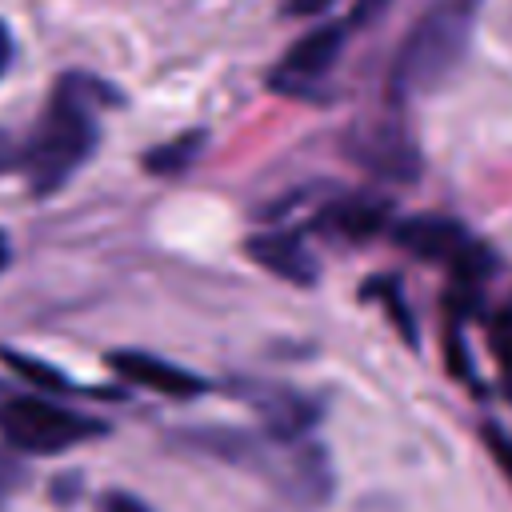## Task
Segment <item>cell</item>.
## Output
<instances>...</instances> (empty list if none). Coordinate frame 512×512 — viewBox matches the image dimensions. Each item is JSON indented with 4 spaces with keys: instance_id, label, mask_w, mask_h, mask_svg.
<instances>
[{
    "instance_id": "obj_11",
    "label": "cell",
    "mask_w": 512,
    "mask_h": 512,
    "mask_svg": "<svg viewBox=\"0 0 512 512\" xmlns=\"http://www.w3.org/2000/svg\"><path fill=\"white\" fill-rule=\"evenodd\" d=\"M24 380H32L40 392H60V388H68V376L64 372H56L52 364H44V360H32V356H24V352H12V348H4L0 352Z\"/></svg>"
},
{
    "instance_id": "obj_5",
    "label": "cell",
    "mask_w": 512,
    "mask_h": 512,
    "mask_svg": "<svg viewBox=\"0 0 512 512\" xmlns=\"http://www.w3.org/2000/svg\"><path fill=\"white\" fill-rule=\"evenodd\" d=\"M340 48H344V24H320V28L304 32L284 52V60L272 68L268 84L288 96H308L332 72V64L340 60Z\"/></svg>"
},
{
    "instance_id": "obj_12",
    "label": "cell",
    "mask_w": 512,
    "mask_h": 512,
    "mask_svg": "<svg viewBox=\"0 0 512 512\" xmlns=\"http://www.w3.org/2000/svg\"><path fill=\"white\" fill-rule=\"evenodd\" d=\"M196 144H200V136H180L176 144H160L156 152H148V168L152 172H176V168H184L192 156H196Z\"/></svg>"
},
{
    "instance_id": "obj_16",
    "label": "cell",
    "mask_w": 512,
    "mask_h": 512,
    "mask_svg": "<svg viewBox=\"0 0 512 512\" xmlns=\"http://www.w3.org/2000/svg\"><path fill=\"white\" fill-rule=\"evenodd\" d=\"M104 512H152V508L140 496H132V492H108Z\"/></svg>"
},
{
    "instance_id": "obj_4",
    "label": "cell",
    "mask_w": 512,
    "mask_h": 512,
    "mask_svg": "<svg viewBox=\"0 0 512 512\" xmlns=\"http://www.w3.org/2000/svg\"><path fill=\"white\" fill-rule=\"evenodd\" d=\"M392 240L416 260L444 264L456 280H468V284H476L492 268V252L464 224L448 216H408L392 228Z\"/></svg>"
},
{
    "instance_id": "obj_8",
    "label": "cell",
    "mask_w": 512,
    "mask_h": 512,
    "mask_svg": "<svg viewBox=\"0 0 512 512\" xmlns=\"http://www.w3.org/2000/svg\"><path fill=\"white\" fill-rule=\"evenodd\" d=\"M112 368L124 380H132L140 388H152V392H164V396H176V400H188V396L204 392L200 376H192L188 368H180L172 360L148 356V352H112Z\"/></svg>"
},
{
    "instance_id": "obj_14",
    "label": "cell",
    "mask_w": 512,
    "mask_h": 512,
    "mask_svg": "<svg viewBox=\"0 0 512 512\" xmlns=\"http://www.w3.org/2000/svg\"><path fill=\"white\" fill-rule=\"evenodd\" d=\"M492 344H496L504 368L512 372V312H504V316L496 320V328H492Z\"/></svg>"
},
{
    "instance_id": "obj_2",
    "label": "cell",
    "mask_w": 512,
    "mask_h": 512,
    "mask_svg": "<svg viewBox=\"0 0 512 512\" xmlns=\"http://www.w3.org/2000/svg\"><path fill=\"white\" fill-rule=\"evenodd\" d=\"M480 0H432L416 24L404 32L392 68H388V88L396 100L428 96L448 84V76L464 64L472 32H476Z\"/></svg>"
},
{
    "instance_id": "obj_7",
    "label": "cell",
    "mask_w": 512,
    "mask_h": 512,
    "mask_svg": "<svg viewBox=\"0 0 512 512\" xmlns=\"http://www.w3.org/2000/svg\"><path fill=\"white\" fill-rule=\"evenodd\" d=\"M244 248L272 276H280L288 284H300V288L316 284V256L308 252V244L296 232H256V236H248Z\"/></svg>"
},
{
    "instance_id": "obj_1",
    "label": "cell",
    "mask_w": 512,
    "mask_h": 512,
    "mask_svg": "<svg viewBox=\"0 0 512 512\" xmlns=\"http://www.w3.org/2000/svg\"><path fill=\"white\" fill-rule=\"evenodd\" d=\"M100 96H116L104 88V80L92 76H64L60 88L52 92L44 116L36 120L24 152H20V168L24 180L36 196H48L56 188H64L72 180V172L92 156L96 148V100Z\"/></svg>"
},
{
    "instance_id": "obj_13",
    "label": "cell",
    "mask_w": 512,
    "mask_h": 512,
    "mask_svg": "<svg viewBox=\"0 0 512 512\" xmlns=\"http://www.w3.org/2000/svg\"><path fill=\"white\" fill-rule=\"evenodd\" d=\"M20 480H24V468L8 456V452H0V512L8 508V500H12V492L20 488Z\"/></svg>"
},
{
    "instance_id": "obj_18",
    "label": "cell",
    "mask_w": 512,
    "mask_h": 512,
    "mask_svg": "<svg viewBox=\"0 0 512 512\" xmlns=\"http://www.w3.org/2000/svg\"><path fill=\"white\" fill-rule=\"evenodd\" d=\"M388 4H392V0H356V4H352V24H368V20H376Z\"/></svg>"
},
{
    "instance_id": "obj_15",
    "label": "cell",
    "mask_w": 512,
    "mask_h": 512,
    "mask_svg": "<svg viewBox=\"0 0 512 512\" xmlns=\"http://www.w3.org/2000/svg\"><path fill=\"white\" fill-rule=\"evenodd\" d=\"M484 440H488V448L496 452V460L504 464V472L512 476V440H508L500 428H484Z\"/></svg>"
},
{
    "instance_id": "obj_17",
    "label": "cell",
    "mask_w": 512,
    "mask_h": 512,
    "mask_svg": "<svg viewBox=\"0 0 512 512\" xmlns=\"http://www.w3.org/2000/svg\"><path fill=\"white\" fill-rule=\"evenodd\" d=\"M336 0H284V12L288 16H320V12H328Z\"/></svg>"
},
{
    "instance_id": "obj_6",
    "label": "cell",
    "mask_w": 512,
    "mask_h": 512,
    "mask_svg": "<svg viewBox=\"0 0 512 512\" xmlns=\"http://www.w3.org/2000/svg\"><path fill=\"white\" fill-rule=\"evenodd\" d=\"M348 156L384 180H416L420 152L400 124H368L348 136Z\"/></svg>"
},
{
    "instance_id": "obj_22",
    "label": "cell",
    "mask_w": 512,
    "mask_h": 512,
    "mask_svg": "<svg viewBox=\"0 0 512 512\" xmlns=\"http://www.w3.org/2000/svg\"><path fill=\"white\" fill-rule=\"evenodd\" d=\"M4 260H8V240H4V232H0V268H4Z\"/></svg>"
},
{
    "instance_id": "obj_3",
    "label": "cell",
    "mask_w": 512,
    "mask_h": 512,
    "mask_svg": "<svg viewBox=\"0 0 512 512\" xmlns=\"http://www.w3.org/2000/svg\"><path fill=\"white\" fill-rule=\"evenodd\" d=\"M0 432L20 452L52 456V452H68V448L100 436L104 424L84 416V412H72V408H60L52 400H40V396H12L8 408L0 412Z\"/></svg>"
},
{
    "instance_id": "obj_20",
    "label": "cell",
    "mask_w": 512,
    "mask_h": 512,
    "mask_svg": "<svg viewBox=\"0 0 512 512\" xmlns=\"http://www.w3.org/2000/svg\"><path fill=\"white\" fill-rule=\"evenodd\" d=\"M8 60H12V36H8V28L0 24V76H4V68H8Z\"/></svg>"
},
{
    "instance_id": "obj_9",
    "label": "cell",
    "mask_w": 512,
    "mask_h": 512,
    "mask_svg": "<svg viewBox=\"0 0 512 512\" xmlns=\"http://www.w3.org/2000/svg\"><path fill=\"white\" fill-rule=\"evenodd\" d=\"M248 404L260 408L264 428H268L272 440H296V436H304V432L312 428V420H316V408H312L304 396H296V392H288V388H272V384L248 388Z\"/></svg>"
},
{
    "instance_id": "obj_10",
    "label": "cell",
    "mask_w": 512,
    "mask_h": 512,
    "mask_svg": "<svg viewBox=\"0 0 512 512\" xmlns=\"http://www.w3.org/2000/svg\"><path fill=\"white\" fill-rule=\"evenodd\" d=\"M320 224L332 228L344 240H368V236H376L388 224V204L372 200V196H348V200L328 204L320 212Z\"/></svg>"
},
{
    "instance_id": "obj_21",
    "label": "cell",
    "mask_w": 512,
    "mask_h": 512,
    "mask_svg": "<svg viewBox=\"0 0 512 512\" xmlns=\"http://www.w3.org/2000/svg\"><path fill=\"white\" fill-rule=\"evenodd\" d=\"M12 396H16V392H12V388H8V384H4V380H0V412H4V408H8V400H12Z\"/></svg>"
},
{
    "instance_id": "obj_19",
    "label": "cell",
    "mask_w": 512,
    "mask_h": 512,
    "mask_svg": "<svg viewBox=\"0 0 512 512\" xmlns=\"http://www.w3.org/2000/svg\"><path fill=\"white\" fill-rule=\"evenodd\" d=\"M8 164H20V152H16L12 136H8V132H0V168H8Z\"/></svg>"
}]
</instances>
